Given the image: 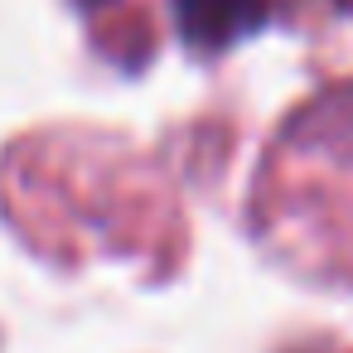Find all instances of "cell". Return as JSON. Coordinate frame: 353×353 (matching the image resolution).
Masks as SVG:
<instances>
[{
    "mask_svg": "<svg viewBox=\"0 0 353 353\" xmlns=\"http://www.w3.org/2000/svg\"><path fill=\"white\" fill-rule=\"evenodd\" d=\"M88 6H92V0H88Z\"/></svg>",
    "mask_w": 353,
    "mask_h": 353,
    "instance_id": "2",
    "label": "cell"
},
{
    "mask_svg": "<svg viewBox=\"0 0 353 353\" xmlns=\"http://www.w3.org/2000/svg\"><path fill=\"white\" fill-rule=\"evenodd\" d=\"M261 20V0H179V25L194 44L218 49Z\"/></svg>",
    "mask_w": 353,
    "mask_h": 353,
    "instance_id": "1",
    "label": "cell"
}]
</instances>
